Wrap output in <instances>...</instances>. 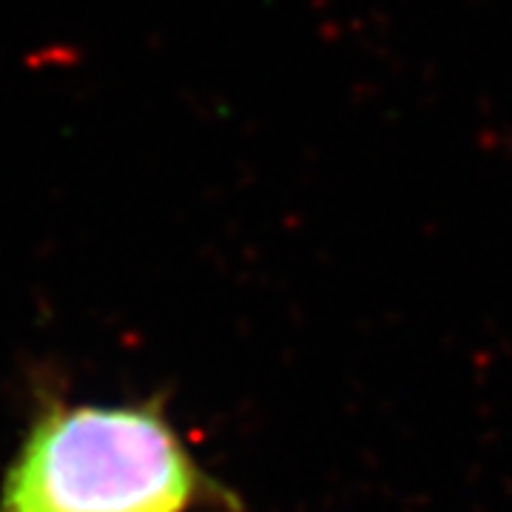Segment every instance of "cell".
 <instances>
[{
	"mask_svg": "<svg viewBox=\"0 0 512 512\" xmlns=\"http://www.w3.org/2000/svg\"><path fill=\"white\" fill-rule=\"evenodd\" d=\"M194 467L160 416L74 407L37 421L3 487V512H185Z\"/></svg>",
	"mask_w": 512,
	"mask_h": 512,
	"instance_id": "1",
	"label": "cell"
}]
</instances>
